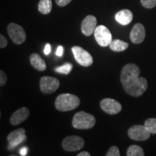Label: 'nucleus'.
I'll return each instance as SVG.
<instances>
[{
  "label": "nucleus",
  "instance_id": "a878e982",
  "mask_svg": "<svg viewBox=\"0 0 156 156\" xmlns=\"http://www.w3.org/2000/svg\"><path fill=\"white\" fill-rule=\"evenodd\" d=\"M56 5L59 7H65L71 2L73 0H55Z\"/></svg>",
  "mask_w": 156,
  "mask_h": 156
},
{
  "label": "nucleus",
  "instance_id": "f3484780",
  "mask_svg": "<svg viewBox=\"0 0 156 156\" xmlns=\"http://www.w3.org/2000/svg\"><path fill=\"white\" fill-rule=\"evenodd\" d=\"M109 47H110V49L114 51L120 52L125 51L129 47V44L119 39H115V40H113L109 45Z\"/></svg>",
  "mask_w": 156,
  "mask_h": 156
},
{
  "label": "nucleus",
  "instance_id": "6ab92c4d",
  "mask_svg": "<svg viewBox=\"0 0 156 156\" xmlns=\"http://www.w3.org/2000/svg\"><path fill=\"white\" fill-rule=\"evenodd\" d=\"M126 155L127 156H144L143 149L139 145H132L128 147L126 151Z\"/></svg>",
  "mask_w": 156,
  "mask_h": 156
},
{
  "label": "nucleus",
  "instance_id": "b1692460",
  "mask_svg": "<svg viewBox=\"0 0 156 156\" xmlns=\"http://www.w3.org/2000/svg\"><path fill=\"white\" fill-rule=\"evenodd\" d=\"M7 80V77L5 75V73H4L2 70L0 71V86L2 87L5 85Z\"/></svg>",
  "mask_w": 156,
  "mask_h": 156
},
{
  "label": "nucleus",
  "instance_id": "aec40b11",
  "mask_svg": "<svg viewBox=\"0 0 156 156\" xmlns=\"http://www.w3.org/2000/svg\"><path fill=\"white\" fill-rule=\"evenodd\" d=\"M144 125L151 134H156V119L150 118L145 122Z\"/></svg>",
  "mask_w": 156,
  "mask_h": 156
},
{
  "label": "nucleus",
  "instance_id": "4468645a",
  "mask_svg": "<svg viewBox=\"0 0 156 156\" xmlns=\"http://www.w3.org/2000/svg\"><path fill=\"white\" fill-rule=\"evenodd\" d=\"M29 115H30L29 109L25 108V107H23V108L17 109L16 112L13 113L10 117L9 122L12 125H18V124H20L21 123L25 122L28 118Z\"/></svg>",
  "mask_w": 156,
  "mask_h": 156
},
{
  "label": "nucleus",
  "instance_id": "ddd939ff",
  "mask_svg": "<svg viewBox=\"0 0 156 156\" xmlns=\"http://www.w3.org/2000/svg\"><path fill=\"white\" fill-rule=\"evenodd\" d=\"M97 20L93 15H87L83 20L81 24V30L83 34L86 36H91L96 28Z\"/></svg>",
  "mask_w": 156,
  "mask_h": 156
},
{
  "label": "nucleus",
  "instance_id": "20e7f679",
  "mask_svg": "<svg viewBox=\"0 0 156 156\" xmlns=\"http://www.w3.org/2000/svg\"><path fill=\"white\" fill-rule=\"evenodd\" d=\"M7 30L9 38L15 44L20 45L26 40V33L20 25L11 23L7 26Z\"/></svg>",
  "mask_w": 156,
  "mask_h": 156
},
{
  "label": "nucleus",
  "instance_id": "cd10ccee",
  "mask_svg": "<svg viewBox=\"0 0 156 156\" xmlns=\"http://www.w3.org/2000/svg\"><path fill=\"white\" fill-rule=\"evenodd\" d=\"M20 154L22 156H25L28 155V147H23L20 150Z\"/></svg>",
  "mask_w": 156,
  "mask_h": 156
},
{
  "label": "nucleus",
  "instance_id": "bb28decb",
  "mask_svg": "<svg viewBox=\"0 0 156 156\" xmlns=\"http://www.w3.org/2000/svg\"><path fill=\"white\" fill-rule=\"evenodd\" d=\"M63 52H64L63 47H62V46H58L57 50H56V55H57L58 56H62V55H63Z\"/></svg>",
  "mask_w": 156,
  "mask_h": 156
},
{
  "label": "nucleus",
  "instance_id": "f03ea898",
  "mask_svg": "<svg viewBox=\"0 0 156 156\" xmlns=\"http://www.w3.org/2000/svg\"><path fill=\"white\" fill-rule=\"evenodd\" d=\"M80 100L77 95L70 93L58 95L55 101V107L59 112H69L80 106Z\"/></svg>",
  "mask_w": 156,
  "mask_h": 156
},
{
  "label": "nucleus",
  "instance_id": "4be33fe9",
  "mask_svg": "<svg viewBox=\"0 0 156 156\" xmlns=\"http://www.w3.org/2000/svg\"><path fill=\"white\" fill-rule=\"evenodd\" d=\"M140 2L147 9H152L156 6V0H140Z\"/></svg>",
  "mask_w": 156,
  "mask_h": 156
},
{
  "label": "nucleus",
  "instance_id": "6e6552de",
  "mask_svg": "<svg viewBox=\"0 0 156 156\" xmlns=\"http://www.w3.org/2000/svg\"><path fill=\"white\" fill-rule=\"evenodd\" d=\"M41 91L44 94H51L55 92L60 86V82L57 78L49 76H44L39 82Z\"/></svg>",
  "mask_w": 156,
  "mask_h": 156
},
{
  "label": "nucleus",
  "instance_id": "c85d7f7f",
  "mask_svg": "<svg viewBox=\"0 0 156 156\" xmlns=\"http://www.w3.org/2000/svg\"><path fill=\"white\" fill-rule=\"evenodd\" d=\"M45 55H48L51 52V45L49 44H47L45 46L44 51Z\"/></svg>",
  "mask_w": 156,
  "mask_h": 156
},
{
  "label": "nucleus",
  "instance_id": "c756f323",
  "mask_svg": "<svg viewBox=\"0 0 156 156\" xmlns=\"http://www.w3.org/2000/svg\"><path fill=\"white\" fill-rule=\"evenodd\" d=\"M77 155V156H90V153L87 151H83V152H81V153H78Z\"/></svg>",
  "mask_w": 156,
  "mask_h": 156
},
{
  "label": "nucleus",
  "instance_id": "f8f14e48",
  "mask_svg": "<svg viewBox=\"0 0 156 156\" xmlns=\"http://www.w3.org/2000/svg\"><path fill=\"white\" fill-rule=\"evenodd\" d=\"M145 29L141 23H136L130 32V40L133 44H139L145 40Z\"/></svg>",
  "mask_w": 156,
  "mask_h": 156
},
{
  "label": "nucleus",
  "instance_id": "5701e85b",
  "mask_svg": "<svg viewBox=\"0 0 156 156\" xmlns=\"http://www.w3.org/2000/svg\"><path fill=\"white\" fill-rule=\"evenodd\" d=\"M120 151L119 147L116 146H112L109 148V150L106 154V156H120Z\"/></svg>",
  "mask_w": 156,
  "mask_h": 156
},
{
  "label": "nucleus",
  "instance_id": "0eeeda50",
  "mask_svg": "<svg viewBox=\"0 0 156 156\" xmlns=\"http://www.w3.org/2000/svg\"><path fill=\"white\" fill-rule=\"evenodd\" d=\"M64 151L75 152L80 151L85 145V141L83 138L77 135H70L65 137L62 143Z\"/></svg>",
  "mask_w": 156,
  "mask_h": 156
},
{
  "label": "nucleus",
  "instance_id": "a211bd4d",
  "mask_svg": "<svg viewBox=\"0 0 156 156\" xmlns=\"http://www.w3.org/2000/svg\"><path fill=\"white\" fill-rule=\"evenodd\" d=\"M38 9L43 15L49 14L52 9L51 0H40L38 5Z\"/></svg>",
  "mask_w": 156,
  "mask_h": 156
},
{
  "label": "nucleus",
  "instance_id": "2eb2a0df",
  "mask_svg": "<svg viewBox=\"0 0 156 156\" xmlns=\"http://www.w3.org/2000/svg\"><path fill=\"white\" fill-rule=\"evenodd\" d=\"M115 19L119 24L127 25L132 22L133 19V14L129 9H122L115 15Z\"/></svg>",
  "mask_w": 156,
  "mask_h": 156
},
{
  "label": "nucleus",
  "instance_id": "f257e3e1",
  "mask_svg": "<svg viewBox=\"0 0 156 156\" xmlns=\"http://www.w3.org/2000/svg\"><path fill=\"white\" fill-rule=\"evenodd\" d=\"M140 69L136 64L129 63L122 68L120 80L125 92L131 96L140 97L147 89L148 83L145 77H140Z\"/></svg>",
  "mask_w": 156,
  "mask_h": 156
},
{
  "label": "nucleus",
  "instance_id": "412c9836",
  "mask_svg": "<svg viewBox=\"0 0 156 156\" xmlns=\"http://www.w3.org/2000/svg\"><path fill=\"white\" fill-rule=\"evenodd\" d=\"M73 64L70 63H66L61 67H58L55 68V71L56 73L60 74H64V75H68L71 73L72 69H73Z\"/></svg>",
  "mask_w": 156,
  "mask_h": 156
},
{
  "label": "nucleus",
  "instance_id": "9d476101",
  "mask_svg": "<svg viewBox=\"0 0 156 156\" xmlns=\"http://www.w3.org/2000/svg\"><path fill=\"white\" fill-rule=\"evenodd\" d=\"M101 108L104 112L110 115L119 114L122 111L121 103L112 98H104L100 102Z\"/></svg>",
  "mask_w": 156,
  "mask_h": 156
},
{
  "label": "nucleus",
  "instance_id": "1a4fd4ad",
  "mask_svg": "<svg viewBox=\"0 0 156 156\" xmlns=\"http://www.w3.org/2000/svg\"><path fill=\"white\" fill-rule=\"evenodd\" d=\"M151 133L145 125H134L129 129L128 135L130 139L136 141H145L150 138Z\"/></svg>",
  "mask_w": 156,
  "mask_h": 156
},
{
  "label": "nucleus",
  "instance_id": "423d86ee",
  "mask_svg": "<svg viewBox=\"0 0 156 156\" xmlns=\"http://www.w3.org/2000/svg\"><path fill=\"white\" fill-rule=\"evenodd\" d=\"M72 51L75 60L83 67H90L93 63V58L91 54L80 46H75L72 48Z\"/></svg>",
  "mask_w": 156,
  "mask_h": 156
},
{
  "label": "nucleus",
  "instance_id": "393cba45",
  "mask_svg": "<svg viewBox=\"0 0 156 156\" xmlns=\"http://www.w3.org/2000/svg\"><path fill=\"white\" fill-rule=\"evenodd\" d=\"M7 44H8V41H7V38L2 34H0V48H5L7 46Z\"/></svg>",
  "mask_w": 156,
  "mask_h": 156
},
{
  "label": "nucleus",
  "instance_id": "9b49d317",
  "mask_svg": "<svg viewBox=\"0 0 156 156\" xmlns=\"http://www.w3.org/2000/svg\"><path fill=\"white\" fill-rule=\"evenodd\" d=\"M27 140L25 136V130L23 128H20L11 132L7 135V141L9 142V149L15 147Z\"/></svg>",
  "mask_w": 156,
  "mask_h": 156
},
{
  "label": "nucleus",
  "instance_id": "39448f33",
  "mask_svg": "<svg viewBox=\"0 0 156 156\" xmlns=\"http://www.w3.org/2000/svg\"><path fill=\"white\" fill-rule=\"evenodd\" d=\"M94 36L98 44L103 47L109 46L112 41V33L105 25H101L96 27L94 31Z\"/></svg>",
  "mask_w": 156,
  "mask_h": 156
},
{
  "label": "nucleus",
  "instance_id": "dca6fc26",
  "mask_svg": "<svg viewBox=\"0 0 156 156\" xmlns=\"http://www.w3.org/2000/svg\"><path fill=\"white\" fill-rule=\"evenodd\" d=\"M30 62L35 69L38 71L44 72L46 69V64L41 56L37 53L32 54L30 56Z\"/></svg>",
  "mask_w": 156,
  "mask_h": 156
},
{
  "label": "nucleus",
  "instance_id": "7ed1b4c3",
  "mask_svg": "<svg viewBox=\"0 0 156 156\" xmlns=\"http://www.w3.org/2000/svg\"><path fill=\"white\" fill-rule=\"evenodd\" d=\"M95 116L85 112H80L75 114L73 119V126L77 129H89L95 124Z\"/></svg>",
  "mask_w": 156,
  "mask_h": 156
}]
</instances>
